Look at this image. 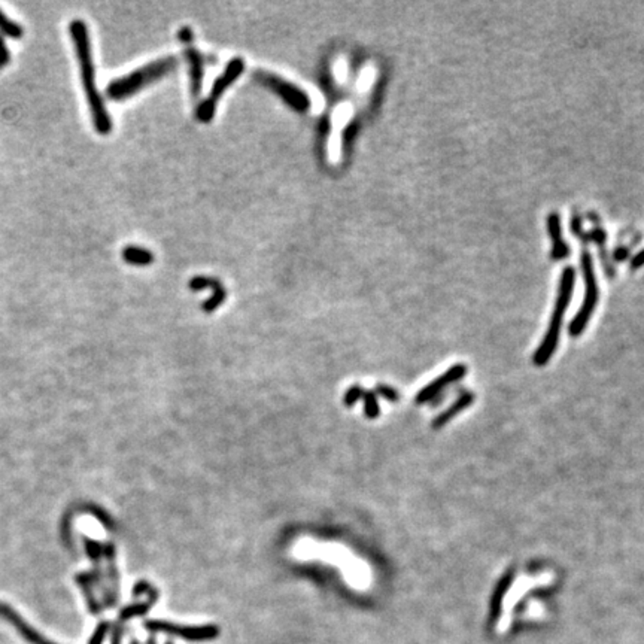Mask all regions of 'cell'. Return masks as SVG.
I'll return each mask as SVG.
<instances>
[{"instance_id":"obj_29","label":"cell","mask_w":644,"mask_h":644,"mask_svg":"<svg viewBox=\"0 0 644 644\" xmlns=\"http://www.w3.org/2000/svg\"><path fill=\"white\" fill-rule=\"evenodd\" d=\"M130 644H141V641L138 638H132L130 640Z\"/></svg>"},{"instance_id":"obj_5","label":"cell","mask_w":644,"mask_h":644,"mask_svg":"<svg viewBox=\"0 0 644 644\" xmlns=\"http://www.w3.org/2000/svg\"><path fill=\"white\" fill-rule=\"evenodd\" d=\"M243 71H245V62H243V58L234 57L233 60L229 63V66L226 67V71H224L218 80L213 82L209 96L197 107L196 115L200 123H209L213 118L215 111H217V105L221 99L222 93L238 80V78L243 73Z\"/></svg>"},{"instance_id":"obj_25","label":"cell","mask_w":644,"mask_h":644,"mask_svg":"<svg viewBox=\"0 0 644 644\" xmlns=\"http://www.w3.org/2000/svg\"><path fill=\"white\" fill-rule=\"evenodd\" d=\"M9 62H11V53L8 50L3 35H0V69H3L5 66H8Z\"/></svg>"},{"instance_id":"obj_27","label":"cell","mask_w":644,"mask_h":644,"mask_svg":"<svg viewBox=\"0 0 644 644\" xmlns=\"http://www.w3.org/2000/svg\"><path fill=\"white\" fill-rule=\"evenodd\" d=\"M179 37H181V41L188 42V41H191V39H193V32L190 30L188 27H185V28H182V30L179 32Z\"/></svg>"},{"instance_id":"obj_31","label":"cell","mask_w":644,"mask_h":644,"mask_svg":"<svg viewBox=\"0 0 644 644\" xmlns=\"http://www.w3.org/2000/svg\"><path fill=\"white\" fill-rule=\"evenodd\" d=\"M0 71H2V69H0Z\"/></svg>"},{"instance_id":"obj_17","label":"cell","mask_w":644,"mask_h":644,"mask_svg":"<svg viewBox=\"0 0 644 644\" xmlns=\"http://www.w3.org/2000/svg\"><path fill=\"white\" fill-rule=\"evenodd\" d=\"M123 258L125 262L133 266H150L154 261V256L150 249L142 248V247H136V245H129L123 249Z\"/></svg>"},{"instance_id":"obj_23","label":"cell","mask_w":644,"mask_h":644,"mask_svg":"<svg viewBox=\"0 0 644 644\" xmlns=\"http://www.w3.org/2000/svg\"><path fill=\"white\" fill-rule=\"evenodd\" d=\"M375 394H379L380 397L386 398L388 402H398V400H400V394H398L397 389H394L393 386L384 385V384L376 385V388H375Z\"/></svg>"},{"instance_id":"obj_10","label":"cell","mask_w":644,"mask_h":644,"mask_svg":"<svg viewBox=\"0 0 644 644\" xmlns=\"http://www.w3.org/2000/svg\"><path fill=\"white\" fill-rule=\"evenodd\" d=\"M0 618H3L5 620L11 623V625H14L19 636L30 644H55L48 638H45L44 636H41V634L28 625V623L21 616H19V614L12 607H9L8 604L2 601H0Z\"/></svg>"},{"instance_id":"obj_1","label":"cell","mask_w":644,"mask_h":644,"mask_svg":"<svg viewBox=\"0 0 644 644\" xmlns=\"http://www.w3.org/2000/svg\"><path fill=\"white\" fill-rule=\"evenodd\" d=\"M69 33H71L72 42L75 46L78 64H80L82 87L87 96V102H89V106H90L94 129L99 134L106 136V134H109L112 130V120L105 106L103 97L96 84V69H94L93 55H91V42H90L89 28H87V24L82 21V19H73V21H71L69 24Z\"/></svg>"},{"instance_id":"obj_16","label":"cell","mask_w":644,"mask_h":644,"mask_svg":"<svg viewBox=\"0 0 644 644\" xmlns=\"http://www.w3.org/2000/svg\"><path fill=\"white\" fill-rule=\"evenodd\" d=\"M76 583L80 584V588L82 589L84 595H85V601H87V606H89V610L91 614H100L103 607H102V604L99 602V600H97L96 597V593L93 591L94 588V584L91 582V578H90V573H81V574H78L76 578H75Z\"/></svg>"},{"instance_id":"obj_12","label":"cell","mask_w":644,"mask_h":644,"mask_svg":"<svg viewBox=\"0 0 644 644\" xmlns=\"http://www.w3.org/2000/svg\"><path fill=\"white\" fill-rule=\"evenodd\" d=\"M548 231L552 238V258L553 260L567 258L570 253V248L562 238L561 218L556 212L551 213L548 217Z\"/></svg>"},{"instance_id":"obj_8","label":"cell","mask_w":644,"mask_h":644,"mask_svg":"<svg viewBox=\"0 0 644 644\" xmlns=\"http://www.w3.org/2000/svg\"><path fill=\"white\" fill-rule=\"evenodd\" d=\"M103 553L106 556V580L107 584L100 591L102 601L106 609L115 607L120 598V573L115 565V546L107 543L103 546Z\"/></svg>"},{"instance_id":"obj_6","label":"cell","mask_w":644,"mask_h":644,"mask_svg":"<svg viewBox=\"0 0 644 644\" xmlns=\"http://www.w3.org/2000/svg\"><path fill=\"white\" fill-rule=\"evenodd\" d=\"M256 80L261 85L267 87V89L271 90L273 93H276L280 99L291 107V109H294L296 112H300V114H305L309 111L310 99H309V96L300 89V87L294 85L289 81L282 80L280 76L273 75L267 71H257Z\"/></svg>"},{"instance_id":"obj_26","label":"cell","mask_w":644,"mask_h":644,"mask_svg":"<svg viewBox=\"0 0 644 644\" xmlns=\"http://www.w3.org/2000/svg\"><path fill=\"white\" fill-rule=\"evenodd\" d=\"M631 266H632V269H638V267L644 266V249L640 251V252L637 253V256L632 258Z\"/></svg>"},{"instance_id":"obj_28","label":"cell","mask_w":644,"mask_h":644,"mask_svg":"<svg viewBox=\"0 0 644 644\" xmlns=\"http://www.w3.org/2000/svg\"><path fill=\"white\" fill-rule=\"evenodd\" d=\"M145 644H157V638H155L154 636H151V637H148V640H146Z\"/></svg>"},{"instance_id":"obj_30","label":"cell","mask_w":644,"mask_h":644,"mask_svg":"<svg viewBox=\"0 0 644 644\" xmlns=\"http://www.w3.org/2000/svg\"><path fill=\"white\" fill-rule=\"evenodd\" d=\"M164 644H173V641H172V640H169V641H166Z\"/></svg>"},{"instance_id":"obj_18","label":"cell","mask_w":644,"mask_h":644,"mask_svg":"<svg viewBox=\"0 0 644 644\" xmlns=\"http://www.w3.org/2000/svg\"><path fill=\"white\" fill-rule=\"evenodd\" d=\"M154 606V602L150 601V600H146V601H142V602H133V604H129V606H125L124 609L120 610L118 613V622L124 623L127 620H130L136 616H143V614L148 613L151 610V607Z\"/></svg>"},{"instance_id":"obj_3","label":"cell","mask_w":644,"mask_h":644,"mask_svg":"<svg viewBox=\"0 0 644 644\" xmlns=\"http://www.w3.org/2000/svg\"><path fill=\"white\" fill-rule=\"evenodd\" d=\"M175 66H177L175 57L160 58V60L139 67L138 71L118 78V80H114L106 89L107 99L114 102L129 99V97L141 91L145 87H148L151 82L161 80L163 76L175 69Z\"/></svg>"},{"instance_id":"obj_19","label":"cell","mask_w":644,"mask_h":644,"mask_svg":"<svg viewBox=\"0 0 644 644\" xmlns=\"http://www.w3.org/2000/svg\"><path fill=\"white\" fill-rule=\"evenodd\" d=\"M0 35H5L12 39H19L24 35V28L18 23L12 21L11 18H8L2 12V9H0Z\"/></svg>"},{"instance_id":"obj_22","label":"cell","mask_w":644,"mask_h":644,"mask_svg":"<svg viewBox=\"0 0 644 644\" xmlns=\"http://www.w3.org/2000/svg\"><path fill=\"white\" fill-rule=\"evenodd\" d=\"M366 389L363 386H359V385H354V386H350L346 394H345V398H343V403L348 406V407H352L359 398H363V394H364Z\"/></svg>"},{"instance_id":"obj_14","label":"cell","mask_w":644,"mask_h":644,"mask_svg":"<svg viewBox=\"0 0 644 644\" xmlns=\"http://www.w3.org/2000/svg\"><path fill=\"white\" fill-rule=\"evenodd\" d=\"M474 402V394L472 391H463L460 394V397H458L455 402L449 406L445 412H442L440 415H438L434 421H433V428L438 429V428H442L445 427L449 421H451V419H454L458 413H461L463 411H465L467 407H470V404Z\"/></svg>"},{"instance_id":"obj_13","label":"cell","mask_w":644,"mask_h":644,"mask_svg":"<svg viewBox=\"0 0 644 644\" xmlns=\"http://www.w3.org/2000/svg\"><path fill=\"white\" fill-rule=\"evenodd\" d=\"M515 579V571H507L503 578L497 583V587L492 592V598H491V606H490V620H491V627L494 623L499 620L500 614H501V607H503V601L507 591L510 589L512 583Z\"/></svg>"},{"instance_id":"obj_2","label":"cell","mask_w":644,"mask_h":644,"mask_svg":"<svg viewBox=\"0 0 644 644\" xmlns=\"http://www.w3.org/2000/svg\"><path fill=\"white\" fill-rule=\"evenodd\" d=\"M574 280H575V271L571 267H567L561 275L560 288H558V297L555 301V307L551 316V322L548 331L542 340L539 349L535 350L533 355V363L537 367L546 366L551 361L552 355L555 354L556 348H558L560 334L562 328V321L565 316V312L570 305V300L574 291Z\"/></svg>"},{"instance_id":"obj_9","label":"cell","mask_w":644,"mask_h":644,"mask_svg":"<svg viewBox=\"0 0 644 644\" xmlns=\"http://www.w3.org/2000/svg\"><path fill=\"white\" fill-rule=\"evenodd\" d=\"M465 375H467V366H464V364L452 366L451 368L447 370L446 373H443L442 376H438L437 379L433 380L431 384H428L427 386H424L421 391L416 394L415 403H418V404L429 403L436 395L443 393L449 385L456 384L458 380H461Z\"/></svg>"},{"instance_id":"obj_7","label":"cell","mask_w":644,"mask_h":644,"mask_svg":"<svg viewBox=\"0 0 644 644\" xmlns=\"http://www.w3.org/2000/svg\"><path fill=\"white\" fill-rule=\"evenodd\" d=\"M145 629L150 632H161L168 636L181 637L188 641H206L213 640L220 636V628L217 625H203V627H182L168 620L150 619L143 622Z\"/></svg>"},{"instance_id":"obj_21","label":"cell","mask_w":644,"mask_h":644,"mask_svg":"<svg viewBox=\"0 0 644 644\" xmlns=\"http://www.w3.org/2000/svg\"><path fill=\"white\" fill-rule=\"evenodd\" d=\"M111 627H112V623L109 620H102L99 625L96 627L94 632L91 634L89 644H103L105 638L107 637V634L111 632Z\"/></svg>"},{"instance_id":"obj_4","label":"cell","mask_w":644,"mask_h":644,"mask_svg":"<svg viewBox=\"0 0 644 644\" xmlns=\"http://www.w3.org/2000/svg\"><path fill=\"white\" fill-rule=\"evenodd\" d=\"M580 265H582L583 279H584V298L578 312V315L573 318V321L569 325V334L571 337H579L583 333V330L587 328L593 310L598 305V297H600L598 282H597V278H595L592 257L588 251L582 252Z\"/></svg>"},{"instance_id":"obj_11","label":"cell","mask_w":644,"mask_h":644,"mask_svg":"<svg viewBox=\"0 0 644 644\" xmlns=\"http://www.w3.org/2000/svg\"><path fill=\"white\" fill-rule=\"evenodd\" d=\"M190 288L193 291H200V289H212L213 291L211 298L208 301H204V303L202 305L203 310L208 312V314H211V312H213L215 309H218L227 297V291H226V288L222 287L221 282L218 279L209 278V276L193 278L190 280Z\"/></svg>"},{"instance_id":"obj_24","label":"cell","mask_w":644,"mask_h":644,"mask_svg":"<svg viewBox=\"0 0 644 644\" xmlns=\"http://www.w3.org/2000/svg\"><path fill=\"white\" fill-rule=\"evenodd\" d=\"M109 634H111V644H123V638L125 636L124 623H121L118 620H116L115 623H112Z\"/></svg>"},{"instance_id":"obj_20","label":"cell","mask_w":644,"mask_h":644,"mask_svg":"<svg viewBox=\"0 0 644 644\" xmlns=\"http://www.w3.org/2000/svg\"><path fill=\"white\" fill-rule=\"evenodd\" d=\"M364 400V413L368 419H376L380 413V409L377 404V398L375 391H364L363 394Z\"/></svg>"},{"instance_id":"obj_15","label":"cell","mask_w":644,"mask_h":644,"mask_svg":"<svg viewBox=\"0 0 644 644\" xmlns=\"http://www.w3.org/2000/svg\"><path fill=\"white\" fill-rule=\"evenodd\" d=\"M185 55L188 58L190 63V80H191V91L194 96H197L202 89V81L204 75V60L203 55L196 50V48L188 46Z\"/></svg>"}]
</instances>
